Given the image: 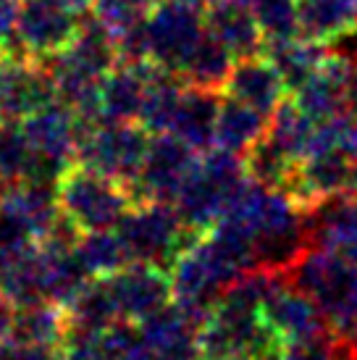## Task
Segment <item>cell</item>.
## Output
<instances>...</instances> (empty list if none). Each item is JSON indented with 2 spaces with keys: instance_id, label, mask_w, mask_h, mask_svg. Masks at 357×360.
I'll return each mask as SVG.
<instances>
[{
  "instance_id": "21",
  "label": "cell",
  "mask_w": 357,
  "mask_h": 360,
  "mask_svg": "<svg viewBox=\"0 0 357 360\" xmlns=\"http://www.w3.org/2000/svg\"><path fill=\"white\" fill-rule=\"evenodd\" d=\"M200 360H237V358H223V355H202Z\"/></svg>"
},
{
  "instance_id": "19",
  "label": "cell",
  "mask_w": 357,
  "mask_h": 360,
  "mask_svg": "<svg viewBox=\"0 0 357 360\" xmlns=\"http://www.w3.org/2000/svg\"><path fill=\"white\" fill-rule=\"evenodd\" d=\"M281 360H337V355H334V342L326 337V340H316V342L287 345Z\"/></svg>"
},
{
  "instance_id": "20",
  "label": "cell",
  "mask_w": 357,
  "mask_h": 360,
  "mask_svg": "<svg viewBox=\"0 0 357 360\" xmlns=\"http://www.w3.org/2000/svg\"><path fill=\"white\" fill-rule=\"evenodd\" d=\"M344 103H347V113L357 119V60H352V69L347 77V87H344Z\"/></svg>"
},
{
  "instance_id": "4",
  "label": "cell",
  "mask_w": 357,
  "mask_h": 360,
  "mask_svg": "<svg viewBox=\"0 0 357 360\" xmlns=\"http://www.w3.org/2000/svg\"><path fill=\"white\" fill-rule=\"evenodd\" d=\"M208 32L205 8L197 0H160L145 16L148 60L181 79L187 60Z\"/></svg>"
},
{
  "instance_id": "13",
  "label": "cell",
  "mask_w": 357,
  "mask_h": 360,
  "mask_svg": "<svg viewBox=\"0 0 357 360\" xmlns=\"http://www.w3.org/2000/svg\"><path fill=\"white\" fill-rule=\"evenodd\" d=\"M263 53L273 60V66L278 69L289 95H292L323 66V60L328 56V45L316 40H305V37H292V40L266 42V51Z\"/></svg>"
},
{
  "instance_id": "18",
  "label": "cell",
  "mask_w": 357,
  "mask_h": 360,
  "mask_svg": "<svg viewBox=\"0 0 357 360\" xmlns=\"http://www.w3.org/2000/svg\"><path fill=\"white\" fill-rule=\"evenodd\" d=\"M331 208L320 221V242L326 250H334L357 263V195L334 198Z\"/></svg>"
},
{
  "instance_id": "3",
  "label": "cell",
  "mask_w": 357,
  "mask_h": 360,
  "mask_svg": "<svg viewBox=\"0 0 357 360\" xmlns=\"http://www.w3.org/2000/svg\"><path fill=\"white\" fill-rule=\"evenodd\" d=\"M58 202L60 213L79 231H105L124 221L134 205V195L129 184L79 163L60 174Z\"/></svg>"
},
{
  "instance_id": "2",
  "label": "cell",
  "mask_w": 357,
  "mask_h": 360,
  "mask_svg": "<svg viewBox=\"0 0 357 360\" xmlns=\"http://www.w3.org/2000/svg\"><path fill=\"white\" fill-rule=\"evenodd\" d=\"M116 234L121 237L129 263H148L171 271L181 252H187L202 237L192 229L174 202H134L124 216Z\"/></svg>"
},
{
  "instance_id": "12",
  "label": "cell",
  "mask_w": 357,
  "mask_h": 360,
  "mask_svg": "<svg viewBox=\"0 0 357 360\" xmlns=\"http://www.w3.org/2000/svg\"><path fill=\"white\" fill-rule=\"evenodd\" d=\"M268 116L249 108L247 103L223 95L216 121V148L245 155L268 131Z\"/></svg>"
},
{
  "instance_id": "17",
  "label": "cell",
  "mask_w": 357,
  "mask_h": 360,
  "mask_svg": "<svg viewBox=\"0 0 357 360\" xmlns=\"http://www.w3.org/2000/svg\"><path fill=\"white\" fill-rule=\"evenodd\" d=\"M77 255L89 276H110L129 266V255L116 229L105 231H84L77 242Z\"/></svg>"
},
{
  "instance_id": "16",
  "label": "cell",
  "mask_w": 357,
  "mask_h": 360,
  "mask_svg": "<svg viewBox=\"0 0 357 360\" xmlns=\"http://www.w3.org/2000/svg\"><path fill=\"white\" fill-rule=\"evenodd\" d=\"M245 166L252 179L263 184V187H273V190H284L287 187L292 171L297 166V160L292 158L276 140L273 134L266 131L247 153H245Z\"/></svg>"
},
{
  "instance_id": "9",
  "label": "cell",
  "mask_w": 357,
  "mask_h": 360,
  "mask_svg": "<svg viewBox=\"0 0 357 360\" xmlns=\"http://www.w3.org/2000/svg\"><path fill=\"white\" fill-rule=\"evenodd\" d=\"M223 95L247 103L249 108L260 110L263 116L271 119L273 110L289 98V90L278 69L273 66V60L266 53H258V56L234 60L231 74L223 84Z\"/></svg>"
},
{
  "instance_id": "6",
  "label": "cell",
  "mask_w": 357,
  "mask_h": 360,
  "mask_svg": "<svg viewBox=\"0 0 357 360\" xmlns=\"http://www.w3.org/2000/svg\"><path fill=\"white\" fill-rule=\"evenodd\" d=\"M200 155L202 153H197L171 131L152 134L142 171L129 184L134 202H176L178 192L184 190V184L197 169Z\"/></svg>"
},
{
  "instance_id": "11",
  "label": "cell",
  "mask_w": 357,
  "mask_h": 360,
  "mask_svg": "<svg viewBox=\"0 0 357 360\" xmlns=\"http://www.w3.org/2000/svg\"><path fill=\"white\" fill-rule=\"evenodd\" d=\"M205 21L234 58H247L266 51V34L255 11L245 0H213L205 6Z\"/></svg>"
},
{
  "instance_id": "10",
  "label": "cell",
  "mask_w": 357,
  "mask_h": 360,
  "mask_svg": "<svg viewBox=\"0 0 357 360\" xmlns=\"http://www.w3.org/2000/svg\"><path fill=\"white\" fill-rule=\"evenodd\" d=\"M221 98H223L221 90L184 84L169 131L192 145L197 153H208L210 148H216V121H219Z\"/></svg>"
},
{
  "instance_id": "8",
  "label": "cell",
  "mask_w": 357,
  "mask_h": 360,
  "mask_svg": "<svg viewBox=\"0 0 357 360\" xmlns=\"http://www.w3.org/2000/svg\"><path fill=\"white\" fill-rule=\"evenodd\" d=\"M263 316L271 323L284 345H297V342H316L331 337L326 321L320 310L310 300L299 287H287L278 281L273 292L266 297Z\"/></svg>"
},
{
  "instance_id": "15",
  "label": "cell",
  "mask_w": 357,
  "mask_h": 360,
  "mask_svg": "<svg viewBox=\"0 0 357 360\" xmlns=\"http://www.w3.org/2000/svg\"><path fill=\"white\" fill-rule=\"evenodd\" d=\"M234 60L237 58L228 53L226 45L208 30L205 37L200 40V45L195 48V53H192V58L187 60L181 82L195 84V87H208V90L223 92V84H226L228 74H231Z\"/></svg>"
},
{
  "instance_id": "14",
  "label": "cell",
  "mask_w": 357,
  "mask_h": 360,
  "mask_svg": "<svg viewBox=\"0 0 357 360\" xmlns=\"http://www.w3.org/2000/svg\"><path fill=\"white\" fill-rule=\"evenodd\" d=\"M299 37L328 45L357 24V0H297Z\"/></svg>"
},
{
  "instance_id": "7",
  "label": "cell",
  "mask_w": 357,
  "mask_h": 360,
  "mask_svg": "<svg viewBox=\"0 0 357 360\" xmlns=\"http://www.w3.org/2000/svg\"><path fill=\"white\" fill-rule=\"evenodd\" d=\"M113 292V300L119 305V313L124 321H134L139 323L160 308H166L174 300V290H171L169 271L158 269V266H148V263H129L121 271L105 276Z\"/></svg>"
},
{
  "instance_id": "1",
  "label": "cell",
  "mask_w": 357,
  "mask_h": 360,
  "mask_svg": "<svg viewBox=\"0 0 357 360\" xmlns=\"http://www.w3.org/2000/svg\"><path fill=\"white\" fill-rule=\"evenodd\" d=\"M294 287L316 302L331 337L357 358V263L334 250L305 252L294 263Z\"/></svg>"
},
{
  "instance_id": "5",
  "label": "cell",
  "mask_w": 357,
  "mask_h": 360,
  "mask_svg": "<svg viewBox=\"0 0 357 360\" xmlns=\"http://www.w3.org/2000/svg\"><path fill=\"white\" fill-rule=\"evenodd\" d=\"M152 131L139 121H103L82 137L79 163L124 184L139 176Z\"/></svg>"
}]
</instances>
